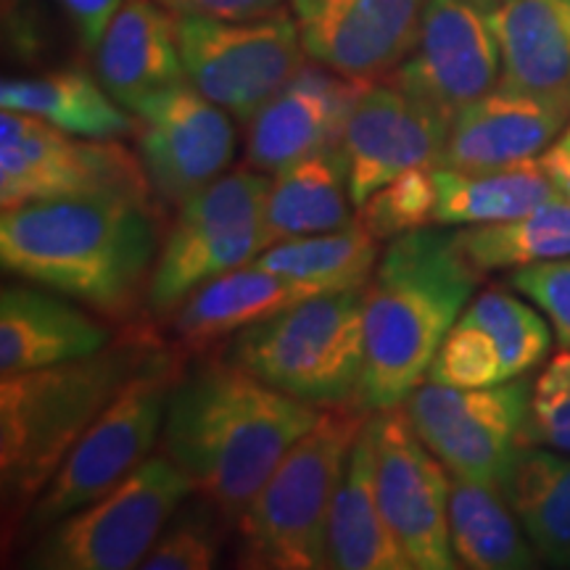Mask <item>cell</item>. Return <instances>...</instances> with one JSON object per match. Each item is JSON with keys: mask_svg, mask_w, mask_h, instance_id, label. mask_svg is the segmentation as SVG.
Instances as JSON below:
<instances>
[{"mask_svg": "<svg viewBox=\"0 0 570 570\" xmlns=\"http://www.w3.org/2000/svg\"><path fill=\"white\" fill-rule=\"evenodd\" d=\"M504 88L570 111V0H504L489 11Z\"/></svg>", "mask_w": 570, "mask_h": 570, "instance_id": "cell-22", "label": "cell"}, {"mask_svg": "<svg viewBox=\"0 0 570 570\" xmlns=\"http://www.w3.org/2000/svg\"><path fill=\"white\" fill-rule=\"evenodd\" d=\"M98 317L40 285H6L0 294V375L30 373L101 352L114 333Z\"/></svg>", "mask_w": 570, "mask_h": 570, "instance_id": "cell-20", "label": "cell"}, {"mask_svg": "<svg viewBox=\"0 0 570 570\" xmlns=\"http://www.w3.org/2000/svg\"><path fill=\"white\" fill-rule=\"evenodd\" d=\"M525 446H547L570 454V396L533 402L523 431Z\"/></svg>", "mask_w": 570, "mask_h": 570, "instance_id": "cell-37", "label": "cell"}, {"mask_svg": "<svg viewBox=\"0 0 570 570\" xmlns=\"http://www.w3.org/2000/svg\"><path fill=\"white\" fill-rule=\"evenodd\" d=\"M167 346L127 327L101 352L0 381V497L9 544L82 433Z\"/></svg>", "mask_w": 570, "mask_h": 570, "instance_id": "cell-3", "label": "cell"}, {"mask_svg": "<svg viewBox=\"0 0 570 570\" xmlns=\"http://www.w3.org/2000/svg\"><path fill=\"white\" fill-rule=\"evenodd\" d=\"M452 117L391 80L362 88L346 117L341 148L356 209L377 188L415 167H439Z\"/></svg>", "mask_w": 570, "mask_h": 570, "instance_id": "cell-16", "label": "cell"}, {"mask_svg": "<svg viewBox=\"0 0 570 570\" xmlns=\"http://www.w3.org/2000/svg\"><path fill=\"white\" fill-rule=\"evenodd\" d=\"M386 80L454 119L502 82V51L489 11L473 0H428L415 46Z\"/></svg>", "mask_w": 570, "mask_h": 570, "instance_id": "cell-15", "label": "cell"}, {"mask_svg": "<svg viewBox=\"0 0 570 570\" xmlns=\"http://www.w3.org/2000/svg\"><path fill=\"white\" fill-rule=\"evenodd\" d=\"M377 499L412 570L460 568L449 541L452 475L404 407L373 412Z\"/></svg>", "mask_w": 570, "mask_h": 570, "instance_id": "cell-13", "label": "cell"}, {"mask_svg": "<svg viewBox=\"0 0 570 570\" xmlns=\"http://www.w3.org/2000/svg\"><path fill=\"white\" fill-rule=\"evenodd\" d=\"M161 238L154 198L117 190L40 198L0 214L6 273L106 320H125L146 302Z\"/></svg>", "mask_w": 570, "mask_h": 570, "instance_id": "cell-1", "label": "cell"}, {"mask_svg": "<svg viewBox=\"0 0 570 570\" xmlns=\"http://www.w3.org/2000/svg\"><path fill=\"white\" fill-rule=\"evenodd\" d=\"M183 370L164 352L111 399L42 489L27 518V531H46L125 483L161 441L167 402Z\"/></svg>", "mask_w": 570, "mask_h": 570, "instance_id": "cell-8", "label": "cell"}, {"mask_svg": "<svg viewBox=\"0 0 570 570\" xmlns=\"http://www.w3.org/2000/svg\"><path fill=\"white\" fill-rule=\"evenodd\" d=\"M309 296V285L248 262L196 288L167 320L177 346L202 354Z\"/></svg>", "mask_w": 570, "mask_h": 570, "instance_id": "cell-23", "label": "cell"}, {"mask_svg": "<svg viewBox=\"0 0 570 570\" xmlns=\"http://www.w3.org/2000/svg\"><path fill=\"white\" fill-rule=\"evenodd\" d=\"M373 412L325 407L240 512L238 566L254 570L327 568V515L360 431Z\"/></svg>", "mask_w": 570, "mask_h": 570, "instance_id": "cell-5", "label": "cell"}, {"mask_svg": "<svg viewBox=\"0 0 570 570\" xmlns=\"http://www.w3.org/2000/svg\"><path fill=\"white\" fill-rule=\"evenodd\" d=\"M344 148H327L273 175L265 202L269 244L331 233L354 223Z\"/></svg>", "mask_w": 570, "mask_h": 570, "instance_id": "cell-25", "label": "cell"}, {"mask_svg": "<svg viewBox=\"0 0 570 570\" xmlns=\"http://www.w3.org/2000/svg\"><path fill=\"white\" fill-rule=\"evenodd\" d=\"M173 13L214 19H256L281 11L285 0H156Z\"/></svg>", "mask_w": 570, "mask_h": 570, "instance_id": "cell-38", "label": "cell"}, {"mask_svg": "<svg viewBox=\"0 0 570 570\" xmlns=\"http://www.w3.org/2000/svg\"><path fill=\"white\" fill-rule=\"evenodd\" d=\"M59 3L69 13V19L75 21L82 46L96 51L98 40L104 38L106 27H109L114 13L119 11L125 0H59Z\"/></svg>", "mask_w": 570, "mask_h": 570, "instance_id": "cell-39", "label": "cell"}, {"mask_svg": "<svg viewBox=\"0 0 570 570\" xmlns=\"http://www.w3.org/2000/svg\"><path fill=\"white\" fill-rule=\"evenodd\" d=\"M481 275L460 252L454 233L423 227L389 240L365 288V365L352 407H402L423 386Z\"/></svg>", "mask_w": 570, "mask_h": 570, "instance_id": "cell-4", "label": "cell"}, {"mask_svg": "<svg viewBox=\"0 0 570 570\" xmlns=\"http://www.w3.org/2000/svg\"><path fill=\"white\" fill-rule=\"evenodd\" d=\"M570 396V348H562L552 356V362L541 370L539 381L533 383V402H554Z\"/></svg>", "mask_w": 570, "mask_h": 570, "instance_id": "cell-40", "label": "cell"}, {"mask_svg": "<svg viewBox=\"0 0 570 570\" xmlns=\"http://www.w3.org/2000/svg\"><path fill=\"white\" fill-rule=\"evenodd\" d=\"M449 541L470 570H525L539 560L504 491L460 475L449 487Z\"/></svg>", "mask_w": 570, "mask_h": 570, "instance_id": "cell-28", "label": "cell"}, {"mask_svg": "<svg viewBox=\"0 0 570 570\" xmlns=\"http://www.w3.org/2000/svg\"><path fill=\"white\" fill-rule=\"evenodd\" d=\"M539 161L541 167H544V173L550 175L558 196H562L570 204V151L568 148L560 146V142H554V146H550L539 156Z\"/></svg>", "mask_w": 570, "mask_h": 570, "instance_id": "cell-41", "label": "cell"}, {"mask_svg": "<svg viewBox=\"0 0 570 570\" xmlns=\"http://www.w3.org/2000/svg\"><path fill=\"white\" fill-rule=\"evenodd\" d=\"M98 80L127 111L180 82L175 13L156 0H125L96 46Z\"/></svg>", "mask_w": 570, "mask_h": 570, "instance_id": "cell-21", "label": "cell"}, {"mask_svg": "<svg viewBox=\"0 0 570 570\" xmlns=\"http://www.w3.org/2000/svg\"><path fill=\"white\" fill-rule=\"evenodd\" d=\"M223 360L320 410L352 404L365 365V288L302 298L235 333Z\"/></svg>", "mask_w": 570, "mask_h": 570, "instance_id": "cell-6", "label": "cell"}, {"mask_svg": "<svg viewBox=\"0 0 570 570\" xmlns=\"http://www.w3.org/2000/svg\"><path fill=\"white\" fill-rule=\"evenodd\" d=\"M117 190L156 198L140 156L122 142L77 138L35 114H0V206Z\"/></svg>", "mask_w": 570, "mask_h": 570, "instance_id": "cell-11", "label": "cell"}, {"mask_svg": "<svg viewBox=\"0 0 570 570\" xmlns=\"http://www.w3.org/2000/svg\"><path fill=\"white\" fill-rule=\"evenodd\" d=\"M439 185L436 167H415L377 188L356 209V219L375 240H394L436 223Z\"/></svg>", "mask_w": 570, "mask_h": 570, "instance_id": "cell-33", "label": "cell"}, {"mask_svg": "<svg viewBox=\"0 0 570 570\" xmlns=\"http://www.w3.org/2000/svg\"><path fill=\"white\" fill-rule=\"evenodd\" d=\"M185 77L240 122L275 98L304 69V42L294 13L214 19L175 13Z\"/></svg>", "mask_w": 570, "mask_h": 570, "instance_id": "cell-10", "label": "cell"}, {"mask_svg": "<svg viewBox=\"0 0 570 570\" xmlns=\"http://www.w3.org/2000/svg\"><path fill=\"white\" fill-rule=\"evenodd\" d=\"M460 252L481 273L529 267L570 256V204L562 196L512 223L473 225L454 233Z\"/></svg>", "mask_w": 570, "mask_h": 570, "instance_id": "cell-31", "label": "cell"}, {"mask_svg": "<svg viewBox=\"0 0 570 570\" xmlns=\"http://www.w3.org/2000/svg\"><path fill=\"white\" fill-rule=\"evenodd\" d=\"M558 142H560V146H566L568 151H570V122L566 125V130H562V138Z\"/></svg>", "mask_w": 570, "mask_h": 570, "instance_id": "cell-43", "label": "cell"}, {"mask_svg": "<svg viewBox=\"0 0 570 570\" xmlns=\"http://www.w3.org/2000/svg\"><path fill=\"white\" fill-rule=\"evenodd\" d=\"M510 285L544 312L558 344L570 348V256L518 267L510 275Z\"/></svg>", "mask_w": 570, "mask_h": 570, "instance_id": "cell-36", "label": "cell"}, {"mask_svg": "<svg viewBox=\"0 0 570 570\" xmlns=\"http://www.w3.org/2000/svg\"><path fill=\"white\" fill-rule=\"evenodd\" d=\"M439 225H497L537 212L558 196L539 159L497 169L436 167Z\"/></svg>", "mask_w": 570, "mask_h": 570, "instance_id": "cell-27", "label": "cell"}, {"mask_svg": "<svg viewBox=\"0 0 570 570\" xmlns=\"http://www.w3.org/2000/svg\"><path fill=\"white\" fill-rule=\"evenodd\" d=\"M223 512L212 502L196 504L183 515L169 520L167 529L156 539L151 552L140 562L142 570H209L219 562L223 531L219 520Z\"/></svg>", "mask_w": 570, "mask_h": 570, "instance_id": "cell-35", "label": "cell"}, {"mask_svg": "<svg viewBox=\"0 0 570 570\" xmlns=\"http://www.w3.org/2000/svg\"><path fill=\"white\" fill-rule=\"evenodd\" d=\"M269 175L246 167L219 175L177 206L164 233L146 294V309L167 320L202 285L254 262L269 248L265 202Z\"/></svg>", "mask_w": 570, "mask_h": 570, "instance_id": "cell-7", "label": "cell"}, {"mask_svg": "<svg viewBox=\"0 0 570 570\" xmlns=\"http://www.w3.org/2000/svg\"><path fill=\"white\" fill-rule=\"evenodd\" d=\"M194 483L169 454H151L109 494L48 525L27 568L127 570L140 568Z\"/></svg>", "mask_w": 570, "mask_h": 570, "instance_id": "cell-9", "label": "cell"}, {"mask_svg": "<svg viewBox=\"0 0 570 570\" xmlns=\"http://www.w3.org/2000/svg\"><path fill=\"white\" fill-rule=\"evenodd\" d=\"M504 497L539 560L570 566V458L547 446H520Z\"/></svg>", "mask_w": 570, "mask_h": 570, "instance_id": "cell-29", "label": "cell"}, {"mask_svg": "<svg viewBox=\"0 0 570 570\" xmlns=\"http://www.w3.org/2000/svg\"><path fill=\"white\" fill-rule=\"evenodd\" d=\"M568 119L560 106L499 85L454 114L439 167L497 169L539 159Z\"/></svg>", "mask_w": 570, "mask_h": 570, "instance_id": "cell-19", "label": "cell"}, {"mask_svg": "<svg viewBox=\"0 0 570 570\" xmlns=\"http://www.w3.org/2000/svg\"><path fill=\"white\" fill-rule=\"evenodd\" d=\"M365 85L333 69L304 67L246 122L248 167L277 175L291 164L341 146L346 117Z\"/></svg>", "mask_w": 570, "mask_h": 570, "instance_id": "cell-18", "label": "cell"}, {"mask_svg": "<svg viewBox=\"0 0 570 570\" xmlns=\"http://www.w3.org/2000/svg\"><path fill=\"white\" fill-rule=\"evenodd\" d=\"M475 6H479V9H483V11H494L497 6H502L504 0H473Z\"/></svg>", "mask_w": 570, "mask_h": 570, "instance_id": "cell-42", "label": "cell"}, {"mask_svg": "<svg viewBox=\"0 0 570 570\" xmlns=\"http://www.w3.org/2000/svg\"><path fill=\"white\" fill-rule=\"evenodd\" d=\"M531 396L525 375L489 389H452L425 381L402 407L449 473L504 491L512 462L525 446Z\"/></svg>", "mask_w": 570, "mask_h": 570, "instance_id": "cell-12", "label": "cell"}, {"mask_svg": "<svg viewBox=\"0 0 570 570\" xmlns=\"http://www.w3.org/2000/svg\"><path fill=\"white\" fill-rule=\"evenodd\" d=\"M3 109L35 114L59 130L92 140H117L135 132V117L114 101L101 80L82 69H59L40 77H9L0 85Z\"/></svg>", "mask_w": 570, "mask_h": 570, "instance_id": "cell-26", "label": "cell"}, {"mask_svg": "<svg viewBox=\"0 0 570 570\" xmlns=\"http://www.w3.org/2000/svg\"><path fill=\"white\" fill-rule=\"evenodd\" d=\"M331 570H410L377 499L373 415L356 436L327 515Z\"/></svg>", "mask_w": 570, "mask_h": 570, "instance_id": "cell-24", "label": "cell"}, {"mask_svg": "<svg viewBox=\"0 0 570 570\" xmlns=\"http://www.w3.org/2000/svg\"><path fill=\"white\" fill-rule=\"evenodd\" d=\"M462 320L489 331L491 338L497 341L504 365V381L523 377L550 354L554 336L550 320L541 317L523 298L502 288H487L470 298Z\"/></svg>", "mask_w": 570, "mask_h": 570, "instance_id": "cell-32", "label": "cell"}, {"mask_svg": "<svg viewBox=\"0 0 570 570\" xmlns=\"http://www.w3.org/2000/svg\"><path fill=\"white\" fill-rule=\"evenodd\" d=\"M428 0H291L304 51L348 80L389 77L415 46Z\"/></svg>", "mask_w": 570, "mask_h": 570, "instance_id": "cell-17", "label": "cell"}, {"mask_svg": "<svg viewBox=\"0 0 570 570\" xmlns=\"http://www.w3.org/2000/svg\"><path fill=\"white\" fill-rule=\"evenodd\" d=\"M425 381L452 389H489L504 383V365L489 331L458 320L441 341Z\"/></svg>", "mask_w": 570, "mask_h": 570, "instance_id": "cell-34", "label": "cell"}, {"mask_svg": "<svg viewBox=\"0 0 570 570\" xmlns=\"http://www.w3.org/2000/svg\"><path fill=\"white\" fill-rule=\"evenodd\" d=\"M320 412L219 356L175 383L161 452L188 475L196 494L238 523Z\"/></svg>", "mask_w": 570, "mask_h": 570, "instance_id": "cell-2", "label": "cell"}, {"mask_svg": "<svg viewBox=\"0 0 570 570\" xmlns=\"http://www.w3.org/2000/svg\"><path fill=\"white\" fill-rule=\"evenodd\" d=\"M377 244L381 240H375L367 227L354 219L341 230L273 244L256 256L254 265L294 277L309 285L315 294H341V291L367 288L381 259Z\"/></svg>", "mask_w": 570, "mask_h": 570, "instance_id": "cell-30", "label": "cell"}, {"mask_svg": "<svg viewBox=\"0 0 570 570\" xmlns=\"http://www.w3.org/2000/svg\"><path fill=\"white\" fill-rule=\"evenodd\" d=\"M132 114L142 169L154 196L167 206L185 204L230 167V117L188 77L148 96Z\"/></svg>", "mask_w": 570, "mask_h": 570, "instance_id": "cell-14", "label": "cell"}]
</instances>
